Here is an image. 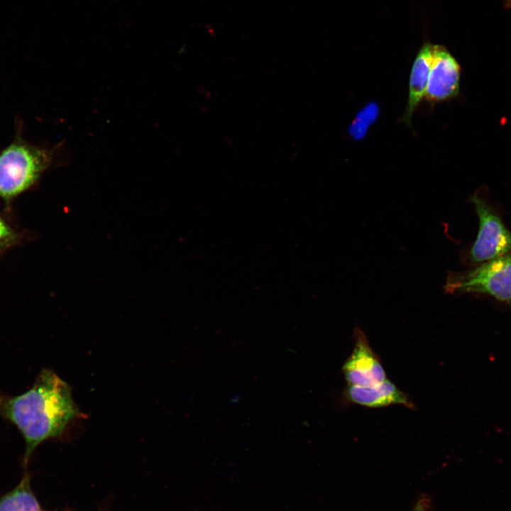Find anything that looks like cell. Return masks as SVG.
<instances>
[{
    "label": "cell",
    "mask_w": 511,
    "mask_h": 511,
    "mask_svg": "<svg viewBox=\"0 0 511 511\" xmlns=\"http://www.w3.org/2000/svg\"><path fill=\"white\" fill-rule=\"evenodd\" d=\"M471 199L479 218L478 236L470 250L471 261H488L510 253L511 232L482 198L475 194Z\"/></svg>",
    "instance_id": "4"
},
{
    "label": "cell",
    "mask_w": 511,
    "mask_h": 511,
    "mask_svg": "<svg viewBox=\"0 0 511 511\" xmlns=\"http://www.w3.org/2000/svg\"><path fill=\"white\" fill-rule=\"evenodd\" d=\"M3 414L14 424L26 442L24 464L41 442L60 436L80 414L70 386L50 370H43L26 392L1 405Z\"/></svg>",
    "instance_id": "1"
},
{
    "label": "cell",
    "mask_w": 511,
    "mask_h": 511,
    "mask_svg": "<svg viewBox=\"0 0 511 511\" xmlns=\"http://www.w3.org/2000/svg\"><path fill=\"white\" fill-rule=\"evenodd\" d=\"M51 152L15 143L0 155V196L11 197L32 185L52 163Z\"/></svg>",
    "instance_id": "2"
},
{
    "label": "cell",
    "mask_w": 511,
    "mask_h": 511,
    "mask_svg": "<svg viewBox=\"0 0 511 511\" xmlns=\"http://www.w3.org/2000/svg\"><path fill=\"white\" fill-rule=\"evenodd\" d=\"M431 502L427 496H422L414 507L413 511H430Z\"/></svg>",
    "instance_id": "10"
},
{
    "label": "cell",
    "mask_w": 511,
    "mask_h": 511,
    "mask_svg": "<svg viewBox=\"0 0 511 511\" xmlns=\"http://www.w3.org/2000/svg\"><path fill=\"white\" fill-rule=\"evenodd\" d=\"M444 290L449 294L486 293L498 300H511V253L479 267L449 273Z\"/></svg>",
    "instance_id": "3"
},
{
    "label": "cell",
    "mask_w": 511,
    "mask_h": 511,
    "mask_svg": "<svg viewBox=\"0 0 511 511\" xmlns=\"http://www.w3.org/2000/svg\"><path fill=\"white\" fill-rule=\"evenodd\" d=\"M33 494L30 477L26 474L13 490L0 498V511H40Z\"/></svg>",
    "instance_id": "9"
},
{
    "label": "cell",
    "mask_w": 511,
    "mask_h": 511,
    "mask_svg": "<svg viewBox=\"0 0 511 511\" xmlns=\"http://www.w3.org/2000/svg\"><path fill=\"white\" fill-rule=\"evenodd\" d=\"M433 57L425 99L430 103L451 99L459 92L461 67L443 45H433Z\"/></svg>",
    "instance_id": "6"
},
{
    "label": "cell",
    "mask_w": 511,
    "mask_h": 511,
    "mask_svg": "<svg viewBox=\"0 0 511 511\" xmlns=\"http://www.w3.org/2000/svg\"><path fill=\"white\" fill-rule=\"evenodd\" d=\"M344 396L351 403L370 408L392 405H401L409 409L414 407L408 395L388 379L370 386L348 385Z\"/></svg>",
    "instance_id": "7"
},
{
    "label": "cell",
    "mask_w": 511,
    "mask_h": 511,
    "mask_svg": "<svg viewBox=\"0 0 511 511\" xmlns=\"http://www.w3.org/2000/svg\"><path fill=\"white\" fill-rule=\"evenodd\" d=\"M2 403H3L2 399L0 397V407L1 406Z\"/></svg>",
    "instance_id": "13"
},
{
    "label": "cell",
    "mask_w": 511,
    "mask_h": 511,
    "mask_svg": "<svg viewBox=\"0 0 511 511\" xmlns=\"http://www.w3.org/2000/svg\"><path fill=\"white\" fill-rule=\"evenodd\" d=\"M354 347L342 366L348 385L370 386L387 379L380 358L373 351L363 330L353 331Z\"/></svg>",
    "instance_id": "5"
},
{
    "label": "cell",
    "mask_w": 511,
    "mask_h": 511,
    "mask_svg": "<svg viewBox=\"0 0 511 511\" xmlns=\"http://www.w3.org/2000/svg\"><path fill=\"white\" fill-rule=\"evenodd\" d=\"M12 236L11 229L0 218V241L10 238Z\"/></svg>",
    "instance_id": "11"
},
{
    "label": "cell",
    "mask_w": 511,
    "mask_h": 511,
    "mask_svg": "<svg viewBox=\"0 0 511 511\" xmlns=\"http://www.w3.org/2000/svg\"><path fill=\"white\" fill-rule=\"evenodd\" d=\"M433 45L425 43L418 52L412 66L407 105L402 120L411 126L412 116L425 97L433 57Z\"/></svg>",
    "instance_id": "8"
},
{
    "label": "cell",
    "mask_w": 511,
    "mask_h": 511,
    "mask_svg": "<svg viewBox=\"0 0 511 511\" xmlns=\"http://www.w3.org/2000/svg\"><path fill=\"white\" fill-rule=\"evenodd\" d=\"M507 6H511V0H505Z\"/></svg>",
    "instance_id": "12"
}]
</instances>
